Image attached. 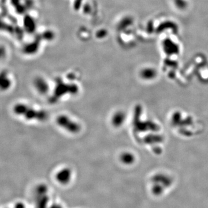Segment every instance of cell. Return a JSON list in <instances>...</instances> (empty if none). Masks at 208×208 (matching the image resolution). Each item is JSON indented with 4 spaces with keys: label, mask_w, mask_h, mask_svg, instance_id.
I'll return each mask as SVG.
<instances>
[{
    "label": "cell",
    "mask_w": 208,
    "mask_h": 208,
    "mask_svg": "<svg viewBox=\"0 0 208 208\" xmlns=\"http://www.w3.org/2000/svg\"><path fill=\"white\" fill-rule=\"evenodd\" d=\"M35 85L37 91L42 94H46L49 90V86L45 81L42 79L37 80L35 82Z\"/></svg>",
    "instance_id": "4"
},
{
    "label": "cell",
    "mask_w": 208,
    "mask_h": 208,
    "mask_svg": "<svg viewBox=\"0 0 208 208\" xmlns=\"http://www.w3.org/2000/svg\"><path fill=\"white\" fill-rule=\"evenodd\" d=\"M56 122L60 127L70 133L76 134L80 130V125L67 115H60Z\"/></svg>",
    "instance_id": "2"
},
{
    "label": "cell",
    "mask_w": 208,
    "mask_h": 208,
    "mask_svg": "<svg viewBox=\"0 0 208 208\" xmlns=\"http://www.w3.org/2000/svg\"><path fill=\"white\" fill-rule=\"evenodd\" d=\"M125 116L123 112H117L112 117V124L115 127H120L123 124Z\"/></svg>",
    "instance_id": "5"
},
{
    "label": "cell",
    "mask_w": 208,
    "mask_h": 208,
    "mask_svg": "<svg viewBox=\"0 0 208 208\" xmlns=\"http://www.w3.org/2000/svg\"><path fill=\"white\" fill-rule=\"evenodd\" d=\"M13 111L16 115L22 116L28 120H33L44 122L48 117V115L45 111L36 109L32 106L24 104L16 105Z\"/></svg>",
    "instance_id": "1"
},
{
    "label": "cell",
    "mask_w": 208,
    "mask_h": 208,
    "mask_svg": "<svg viewBox=\"0 0 208 208\" xmlns=\"http://www.w3.org/2000/svg\"><path fill=\"white\" fill-rule=\"evenodd\" d=\"M71 177V171L68 168H64L60 171L56 175V179L60 183L66 184L70 182Z\"/></svg>",
    "instance_id": "3"
},
{
    "label": "cell",
    "mask_w": 208,
    "mask_h": 208,
    "mask_svg": "<svg viewBox=\"0 0 208 208\" xmlns=\"http://www.w3.org/2000/svg\"><path fill=\"white\" fill-rule=\"evenodd\" d=\"M120 160L126 165H130L134 162L135 156L129 152H125L120 156Z\"/></svg>",
    "instance_id": "6"
}]
</instances>
